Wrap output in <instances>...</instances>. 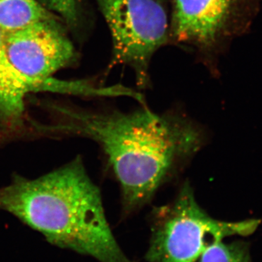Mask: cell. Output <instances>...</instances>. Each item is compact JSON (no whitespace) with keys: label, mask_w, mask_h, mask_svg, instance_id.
Masks as SVG:
<instances>
[{"label":"cell","mask_w":262,"mask_h":262,"mask_svg":"<svg viewBox=\"0 0 262 262\" xmlns=\"http://www.w3.org/2000/svg\"><path fill=\"white\" fill-rule=\"evenodd\" d=\"M62 119L53 130L97 143L119 183L123 211L147 204L163 184L181 171L204 146V130L181 113L157 114L57 108Z\"/></svg>","instance_id":"cell-1"},{"label":"cell","mask_w":262,"mask_h":262,"mask_svg":"<svg viewBox=\"0 0 262 262\" xmlns=\"http://www.w3.org/2000/svg\"><path fill=\"white\" fill-rule=\"evenodd\" d=\"M0 208L51 244L99 262H131L114 237L99 189L80 159L34 180L17 178L0 189Z\"/></svg>","instance_id":"cell-2"},{"label":"cell","mask_w":262,"mask_h":262,"mask_svg":"<svg viewBox=\"0 0 262 262\" xmlns=\"http://www.w3.org/2000/svg\"><path fill=\"white\" fill-rule=\"evenodd\" d=\"M258 225L256 220H215L198 204L192 188L186 183L173 201L153 211L146 258L149 262H196L215 241L249 235Z\"/></svg>","instance_id":"cell-3"},{"label":"cell","mask_w":262,"mask_h":262,"mask_svg":"<svg viewBox=\"0 0 262 262\" xmlns=\"http://www.w3.org/2000/svg\"><path fill=\"white\" fill-rule=\"evenodd\" d=\"M113 42L111 66L127 65L140 89L149 83L153 54L166 42L167 13L160 0H97Z\"/></svg>","instance_id":"cell-4"},{"label":"cell","mask_w":262,"mask_h":262,"mask_svg":"<svg viewBox=\"0 0 262 262\" xmlns=\"http://www.w3.org/2000/svg\"><path fill=\"white\" fill-rule=\"evenodd\" d=\"M60 20L55 17L3 33L10 63L34 90L46 88L51 76L75 58V48Z\"/></svg>","instance_id":"cell-5"},{"label":"cell","mask_w":262,"mask_h":262,"mask_svg":"<svg viewBox=\"0 0 262 262\" xmlns=\"http://www.w3.org/2000/svg\"><path fill=\"white\" fill-rule=\"evenodd\" d=\"M245 0H173L170 35L208 53L235 30Z\"/></svg>","instance_id":"cell-6"},{"label":"cell","mask_w":262,"mask_h":262,"mask_svg":"<svg viewBox=\"0 0 262 262\" xmlns=\"http://www.w3.org/2000/svg\"><path fill=\"white\" fill-rule=\"evenodd\" d=\"M35 91L32 84L15 70L7 54L0 30V130L11 133L23 125L24 99Z\"/></svg>","instance_id":"cell-7"},{"label":"cell","mask_w":262,"mask_h":262,"mask_svg":"<svg viewBox=\"0 0 262 262\" xmlns=\"http://www.w3.org/2000/svg\"><path fill=\"white\" fill-rule=\"evenodd\" d=\"M58 17L37 0H0V30L13 32L39 20Z\"/></svg>","instance_id":"cell-8"},{"label":"cell","mask_w":262,"mask_h":262,"mask_svg":"<svg viewBox=\"0 0 262 262\" xmlns=\"http://www.w3.org/2000/svg\"><path fill=\"white\" fill-rule=\"evenodd\" d=\"M196 262H251L245 246L226 244L224 239L215 241L205 250Z\"/></svg>","instance_id":"cell-9"},{"label":"cell","mask_w":262,"mask_h":262,"mask_svg":"<svg viewBox=\"0 0 262 262\" xmlns=\"http://www.w3.org/2000/svg\"><path fill=\"white\" fill-rule=\"evenodd\" d=\"M46 9L58 15L66 24L76 27L80 18L78 0H37Z\"/></svg>","instance_id":"cell-10"}]
</instances>
